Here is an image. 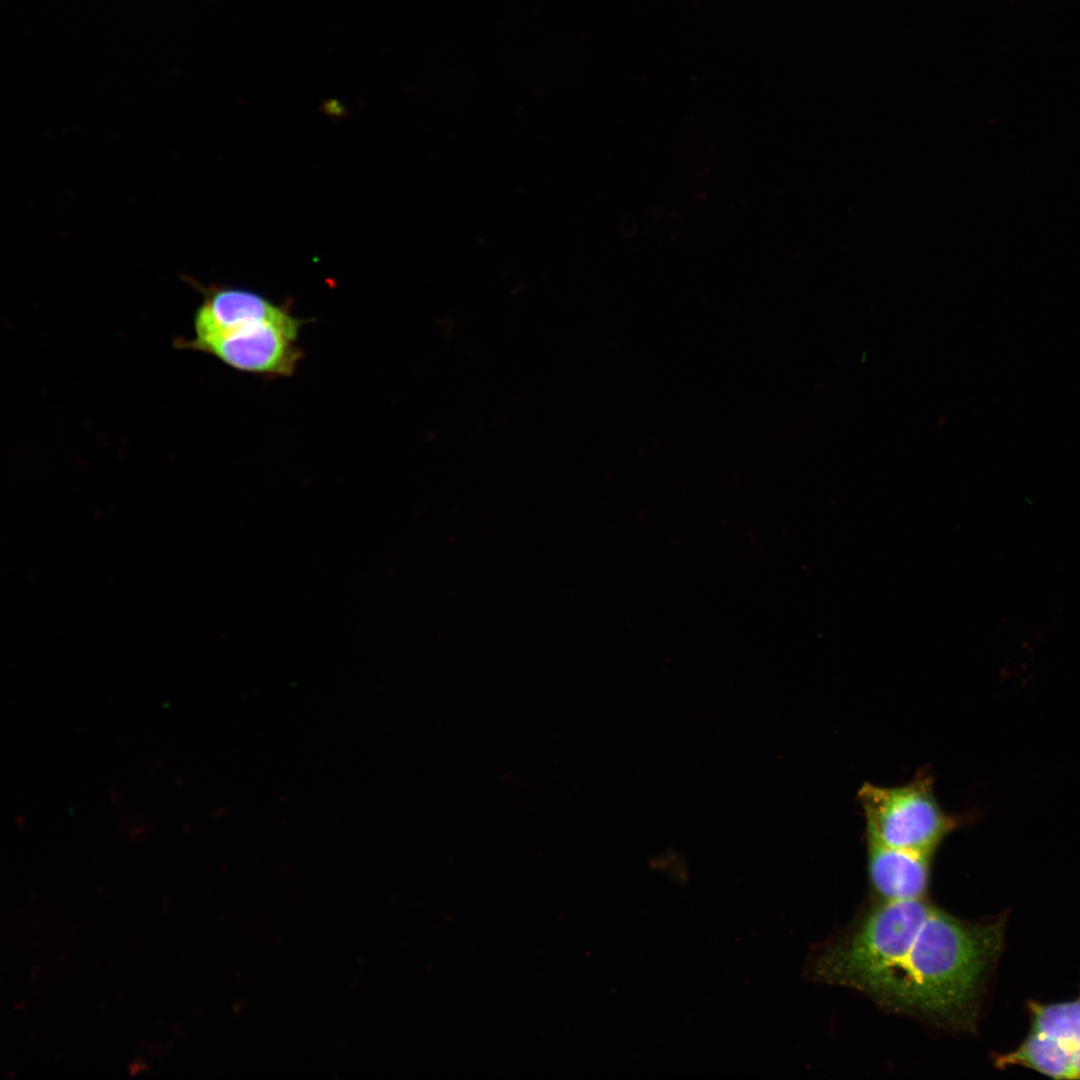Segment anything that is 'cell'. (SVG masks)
<instances>
[{
  "mask_svg": "<svg viewBox=\"0 0 1080 1080\" xmlns=\"http://www.w3.org/2000/svg\"><path fill=\"white\" fill-rule=\"evenodd\" d=\"M1004 920L956 918L925 898L880 901L845 933L813 951L815 982L856 990L882 1008L937 1027L972 1031Z\"/></svg>",
  "mask_w": 1080,
  "mask_h": 1080,
  "instance_id": "cell-1",
  "label": "cell"
},
{
  "mask_svg": "<svg viewBox=\"0 0 1080 1080\" xmlns=\"http://www.w3.org/2000/svg\"><path fill=\"white\" fill-rule=\"evenodd\" d=\"M865 822V842L933 856L962 824L947 812L934 790V778L920 769L904 784L864 782L856 794Z\"/></svg>",
  "mask_w": 1080,
  "mask_h": 1080,
  "instance_id": "cell-2",
  "label": "cell"
},
{
  "mask_svg": "<svg viewBox=\"0 0 1080 1080\" xmlns=\"http://www.w3.org/2000/svg\"><path fill=\"white\" fill-rule=\"evenodd\" d=\"M304 324L297 317L239 319L192 342L190 350L210 354L241 372L291 376L303 358L297 341Z\"/></svg>",
  "mask_w": 1080,
  "mask_h": 1080,
  "instance_id": "cell-3",
  "label": "cell"
},
{
  "mask_svg": "<svg viewBox=\"0 0 1080 1080\" xmlns=\"http://www.w3.org/2000/svg\"><path fill=\"white\" fill-rule=\"evenodd\" d=\"M867 876L880 901L920 899L931 877V855L866 842Z\"/></svg>",
  "mask_w": 1080,
  "mask_h": 1080,
  "instance_id": "cell-4",
  "label": "cell"
},
{
  "mask_svg": "<svg viewBox=\"0 0 1080 1080\" xmlns=\"http://www.w3.org/2000/svg\"><path fill=\"white\" fill-rule=\"evenodd\" d=\"M996 1063L1026 1066L1055 1079H1079L1074 1053L1055 1038L1035 1031Z\"/></svg>",
  "mask_w": 1080,
  "mask_h": 1080,
  "instance_id": "cell-5",
  "label": "cell"
},
{
  "mask_svg": "<svg viewBox=\"0 0 1080 1080\" xmlns=\"http://www.w3.org/2000/svg\"><path fill=\"white\" fill-rule=\"evenodd\" d=\"M1031 1031L1057 1039L1075 1055L1080 1079V997L1066 1002L1029 1003Z\"/></svg>",
  "mask_w": 1080,
  "mask_h": 1080,
  "instance_id": "cell-6",
  "label": "cell"
}]
</instances>
